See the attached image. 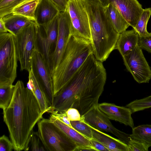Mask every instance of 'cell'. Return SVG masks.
<instances>
[{
    "label": "cell",
    "mask_w": 151,
    "mask_h": 151,
    "mask_svg": "<svg viewBox=\"0 0 151 151\" xmlns=\"http://www.w3.org/2000/svg\"><path fill=\"white\" fill-rule=\"evenodd\" d=\"M122 58L127 70L136 82L139 83L149 82L151 79V68L138 45Z\"/></svg>",
    "instance_id": "8fae6325"
},
{
    "label": "cell",
    "mask_w": 151,
    "mask_h": 151,
    "mask_svg": "<svg viewBox=\"0 0 151 151\" xmlns=\"http://www.w3.org/2000/svg\"><path fill=\"white\" fill-rule=\"evenodd\" d=\"M90 24L93 53L103 62L115 50L119 33L113 26L100 4H92L86 8Z\"/></svg>",
    "instance_id": "3957f363"
},
{
    "label": "cell",
    "mask_w": 151,
    "mask_h": 151,
    "mask_svg": "<svg viewBox=\"0 0 151 151\" xmlns=\"http://www.w3.org/2000/svg\"><path fill=\"white\" fill-rule=\"evenodd\" d=\"M90 126L92 132L93 138L104 145L109 151H129L128 144L119 139L113 137Z\"/></svg>",
    "instance_id": "ac0fdd59"
},
{
    "label": "cell",
    "mask_w": 151,
    "mask_h": 151,
    "mask_svg": "<svg viewBox=\"0 0 151 151\" xmlns=\"http://www.w3.org/2000/svg\"><path fill=\"white\" fill-rule=\"evenodd\" d=\"M60 12L50 0H40L35 12V22L38 25L46 24Z\"/></svg>",
    "instance_id": "2e32d148"
},
{
    "label": "cell",
    "mask_w": 151,
    "mask_h": 151,
    "mask_svg": "<svg viewBox=\"0 0 151 151\" xmlns=\"http://www.w3.org/2000/svg\"><path fill=\"white\" fill-rule=\"evenodd\" d=\"M101 4L102 6L105 7L109 4V0H97Z\"/></svg>",
    "instance_id": "ab89813d"
},
{
    "label": "cell",
    "mask_w": 151,
    "mask_h": 151,
    "mask_svg": "<svg viewBox=\"0 0 151 151\" xmlns=\"http://www.w3.org/2000/svg\"><path fill=\"white\" fill-rule=\"evenodd\" d=\"M90 140L92 147L96 151H109L108 149L103 145L93 138Z\"/></svg>",
    "instance_id": "d590c367"
},
{
    "label": "cell",
    "mask_w": 151,
    "mask_h": 151,
    "mask_svg": "<svg viewBox=\"0 0 151 151\" xmlns=\"http://www.w3.org/2000/svg\"><path fill=\"white\" fill-rule=\"evenodd\" d=\"M8 31L2 18H0V33H6Z\"/></svg>",
    "instance_id": "f35d334b"
},
{
    "label": "cell",
    "mask_w": 151,
    "mask_h": 151,
    "mask_svg": "<svg viewBox=\"0 0 151 151\" xmlns=\"http://www.w3.org/2000/svg\"><path fill=\"white\" fill-rule=\"evenodd\" d=\"M49 119L77 145V147H88L94 149L91 146L90 140L72 127L68 126L51 114Z\"/></svg>",
    "instance_id": "e0dca14e"
},
{
    "label": "cell",
    "mask_w": 151,
    "mask_h": 151,
    "mask_svg": "<svg viewBox=\"0 0 151 151\" xmlns=\"http://www.w3.org/2000/svg\"><path fill=\"white\" fill-rule=\"evenodd\" d=\"M66 9L70 18L71 35L91 41L89 18L83 0H69Z\"/></svg>",
    "instance_id": "30bf717a"
},
{
    "label": "cell",
    "mask_w": 151,
    "mask_h": 151,
    "mask_svg": "<svg viewBox=\"0 0 151 151\" xmlns=\"http://www.w3.org/2000/svg\"><path fill=\"white\" fill-rule=\"evenodd\" d=\"M130 137L145 143L149 147H151V124H143L133 127Z\"/></svg>",
    "instance_id": "7402d4cb"
},
{
    "label": "cell",
    "mask_w": 151,
    "mask_h": 151,
    "mask_svg": "<svg viewBox=\"0 0 151 151\" xmlns=\"http://www.w3.org/2000/svg\"><path fill=\"white\" fill-rule=\"evenodd\" d=\"M132 113L151 108V96L134 100L126 105Z\"/></svg>",
    "instance_id": "83f0119b"
},
{
    "label": "cell",
    "mask_w": 151,
    "mask_h": 151,
    "mask_svg": "<svg viewBox=\"0 0 151 151\" xmlns=\"http://www.w3.org/2000/svg\"><path fill=\"white\" fill-rule=\"evenodd\" d=\"M139 35L134 29L119 33L115 49L122 57L128 54L138 45Z\"/></svg>",
    "instance_id": "d6986e66"
},
{
    "label": "cell",
    "mask_w": 151,
    "mask_h": 151,
    "mask_svg": "<svg viewBox=\"0 0 151 151\" xmlns=\"http://www.w3.org/2000/svg\"><path fill=\"white\" fill-rule=\"evenodd\" d=\"M72 127L81 134L89 139L93 138L92 132L90 126L81 119L78 121H70Z\"/></svg>",
    "instance_id": "f1b7e54d"
},
{
    "label": "cell",
    "mask_w": 151,
    "mask_h": 151,
    "mask_svg": "<svg viewBox=\"0 0 151 151\" xmlns=\"http://www.w3.org/2000/svg\"><path fill=\"white\" fill-rule=\"evenodd\" d=\"M15 85L0 86V108L5 109L9 105L12 99Z\"/></svg>",
    "instance_id": "484cf974"
},
{
    "label": "cell",
    "mask_w": 151,
    "mask_h": 151,
    "mask_svg": "<svg viewBox=\"0 0 151 151\" xmlns=\"http://www.w3.org/2000/svg\"><path fill=\"white\" fill-rule=\"evenodd\" d=\"M29 80L27 84V87L32 92L35 96V88L34 81L32 79L30 76L28 77Z\"/></svg>",
    "instance_id": "74e56055"
},
{
    "label": "cell",
    "mask_w": 151,
    "mask_h": 151,
    "mask_svg": "<svg viewBox=\"0 0 151 151\" xmlns=\"http://www.w3.org/2000/svg\"></svg>",
    "instance_id": "b9f144b4"
},
{
    "label": "cell",
    "mask_w": 151,
    "mask_h": 151,
    "mask_svg": "<svg viewBox=\"0 0 151 151\" xmlns=\"http://www.w3.org/2000/svg\"><path fill=\"white\" fill-rule=\"evenodd\" d=\"M36 24L35 22L24 27L15 36L16 48L20 70L29 72L31 68V58L36 49Z\"/></svg>",
    "instance_id": "ba28073f"
},
{
    "label": "cell",
    "mask_w": 151,
    "mask_h": 151,
    "mask_svg": "<svg viewBox=\"0 0 151 151\" xmlns=\"http://www.w3.org/2000/svg\"><path fill=\"white\" fill-rule=\"evenodd\" d=\"M18 61L14 36L0 33V86L12 84L17 76Z\"/></svg>",
    "instance_id": "5b68a950"
},
{
    "label": "cell",
    "mask_w": 151,
    "mask_h": 151,
    "mask_svg": "<svg viewBox=\"0 0 151 151\" xmlns=\"http://www.w3.org/2000/svg\"><path fill=\"white\" fill-rule=\"evenodd\" d=\"M3 113L14 150H24L35 126L44 114L35 96L22 81H18L15 85L11 101Z\"/></svg>",
    "instance_id": "7a4b0ae2"
},
{
    "label": "cell",
    "mask_w": 151,
    "mask_h": 151,
    "mask_svg": "<svg viewBox=\"0 0 151 151\" xmlns=\"http://www.w3.org/2000/svg\"><path fill=\"white\" fill-rule=\"evenodd\" d=\"M14 149L13 143L8 137L3 135L0 138V151H12Z\"/></svg>",
    "instance_id": "d6a6232c"
},
{
    "label": "cell",
    "mask_w": 151,
    "mask_h": 151,
    "mask_svg": "<svg viewBox=\"0 0 151 151\" xmlns=\"http://www.w3.org/2000/svg\"><path fill=\"white\" fill-rule=\"evenodd\" d=\"M28 72L29 76L34 81L35 88V96L39 103L42 112L44 114L49 113L50 108L47 100L36 79L32 68Z\"/></svg>",
    "instance_id": "cb8c5ba5"
},
{
    "label": "cell",
    "mask_w": 151,
    "mask_h": 151,
    "mask_svg": "<svg viewBox=\"0 0 151 151\" xmlns=\"http://www.w3.org/2000/svg\"><path fill=\"white\" fill-rule=\"evenodd\" d=\"M71 22L68 11L60 12L58 15L57 42L55 50L51 57L48 67L52 76L59 63L71 36Z\"/></svg>",
    "instance_id": "7c38bea8"
},
{
    "label": "cell",
    "mask_w": 151,
    "mask_h": 151,
    "mask_svg": "<svg viewBox=\"0 0 151 151\" xmlns=\"http://www.w3.org/2000/svg\"><path fill=\"white\" fill-rule=\"evenodd\" d=\"M92 53L90 40L71 36L62 58L52 75L54 96L68 83Z\"/></svg>",
    "instance_id": "277c9868"
},
{
    "label": "cell",
    "mask_w": 151,
    "mask_h": 151,
    "mask_svg": "<svg viewBox=\"0 0 151 151\" xmlns=\"http://www.w3.org/2000/svg\"><path fill=\"white\" fill-rule=\"evenodd\" d=\"M31 65L34 74L45 97L50 111L54 96L52 78L44 57L36 49L32 54Z\"/></svg>",
    "instance_id": "9c48e42d"
},
{
    "label": "cell",
    "mask_w": 151,
    "mask_h": 151,
    "mask_svg": "<svg viewBox=\"0 0 151 151\" xmlns=\"http://www.w3.org/2000/svg\"><path fill=\"white\" fill-rule=\"evenodd\" d=\"M104 8L105 12L113 26L119 33L126 31L130 26L114 4L110 3Z\"/></svg>",
    "instance_id": "44dd1931"
},
{
    "label": "cell",
    "mask_w": 151,
    "mask_h": 151,
    "mask_svg": "<svg viewBox=\"0 0 151 151\" xmlns=\"http://www.w3.org/2000/svg\"><path fill=\"white\" fill-rule=\"evenodd\" d=\"M2 19L8 32L14 36L33 22L25 17L12 13L4 16Z\"/></svg>",
    "instance_id": "ffe728a7"
},
{
    "label": "cell",
    "mask_w": 151,
    "mask_h": 151,
    "mask_svg": "<svg viewBox=\"0 0 151 151\" xmlns=\"http://www.w3.org/2000/svg\"><path fill=\"white\" fill-rule=\"evenodd\" d=\"M65 112L70 121H78L81 119V116L80 113L75 108H70Z\"/></svg>",
    "instance_id": "836d02e7"
},
{
    "label": "cell",
    "mask_w": 151,
    "mask_h": 151,
    "mask_svg": "<svg viewBox=\"0 0 151 151\" xmlns=\"http://www.w3.org/2000/svg\"><path fill=\"white\" fill-rule=\"evenodd\" d=\"M47 151L37 132H33L27 147L24 151Z\"/></svg>",
    "instance_id": "f546056e"
},
{
    "label": "cell",
    "mask_w": 151,
    "mask_h": 151,
    "mask_svg": "<svg viewBox=\"0 0 151 151\" xmlns=\"http://www.w3.org/2000/svg\"><path fill=\"white\" fill-rule=\"evenodd\" d=\"M28 0H0V18L12 13L15 8Z\"/></svg>",
    "instance_id": "4316f807"
},
{
    "label": "cell",
    "mask_w": 151,
    "mask_h": 151,
    "mask_svg": "<svg viewBox=\"0 0 151 151\" xmlns=\"http://www.w3.org/2000/svg\"><path fill=\"white\" fill-rule=\"evenodd\" d=\"M57 7L60 12L66 10L69 0H50Z\"/></svg>",
    "instance_id": "8d00e7d4"
},
{
    "label": "cell",
    "mask_w": 151,
    "mask_h": 151,
    "mask_svg": "<svg viewBox=\"0 0 151 151\" xmlns=\"http://www.w3.org/2000/svg\"><path fill=\"white\" fill-rule=\"evenodd\" d=\"M128 145L129 151H148L149 147L145 143L131 139Z\"/></svg>",
    "instance_id": "4dcf8cb0"
},
{
    "label": "cell",
    "mask_w": 151,
    "mask_h": 151,
    "mask_svg": "<svg viewBox=\"0 0 151 151\" xmlns=\"http://www.w3.org/2000/svg\"><path fill=\"white\" fill-rule=\"evenodd\" d=\"M51 114L56 118L68 126L72 127L70 121L68 118L65 112L58 113L55 111H52Z\"/></svg>",
    "instance_id": "e575fe53"
},
{
    "label": "cell",
    "mask_w": 151,
    "mask_h": 151,
    "mask_svg": "<svg viewBox=\"0 0 151 151\" xmlns=\"http://www.w3.org/2000/svg\"><path fill=\"white\" fill-rule=\"evenodd\" d=\"M99 109L110 119L118 122L133 128L134 127L132 113L131 109L126 107L119 106L114 104H99Z\"/></svg>",
    "instance_id": "9a60e30c"
},
{
    "label": "cell",
    "mask_w": 151,
    "mask_h": 151,
    "mask_svg": "<svg viewBox=\"0 0 151 151\" xmlns=\"http://www.w3.org/2000/svg\"><path fill=\"white\" fill-rule=\"evenodd\" d=\"M138 46L151 53V33L148 36H141L139 35Z\"/></svg>",
    "instance_id": "1f68e13d"
},
{
    "label": "cell",
    "mask_w": 151,
    "mask_h": 151,
    "mask_svg": "<svg viewBox=\"0 0 151 151\" xmlns=\"http://www.w3.org/2000/svg\"><path fill=\"white\" fill-rule=\"evenodd\" d=\"M81 116L85 122L92 127L102 132L110 133L127 144L131 139L130 134L115 127L98 106L93 107Z\"/></svg>",
    "instance_id": "4fadbf2b"
},
{
    "label": "cell",
    "mask_w": 151,
    "mask_h": 151,
    "mask_svg": "<svg viewBox=\"0 0 151 151\" xmlns=\"http://www.w3.org/2000/svg\"><path fill=\"white\" fill-rule=\"evenodd\" d=\"M40 0H29L15 8L12 13L25 17L35 22V12Z\"/></svg>",
    "instance_id": "603a6c76"
},
{
    "label": "cell",
    "mask_w": 151,
    "mask_h": 151,
    "mask_svg": "<svg viewBox=\"0 0 151 151\" xmlns=\"http://www.w3.org/2000/svg\"><path fill=\"white\" fill-rule=\"evenodd\" d=\"M58 15L46 24L42 25L36 24V49L43 55L48 67L57 45Z\"/></svg>",
    "instance_id": "52a82bcc"
},
{
    "label": "cell",
    "mask_w": 151,
    "mask_h": 151,
    "mask_svg": "<svg viewBox=\"0 0 151 151\" xmlns=\"http://www.w3.org/2000/svg\"><path fill=\"white\" fill-rule=\"evenodd\" d=\"M117 8L123 17L134 28L144 9L137 0H109Z\"/></svg>",
    "instance_id": "5bb4252c"
},
{
    "label": "cell",
    "mask_w": 151,
    "mask_h": 151,
    "mask_svg": "<svg viewBox=\"0 0 151 151\" xmlns=\"http://www.w3.org/2000/svg\"><path fill=\"white\" fill-rule=\"evenodd\" d=\"M37 126V133L47 151H75L77 145L50 119L42 118Z\"/></svg>",
    "instance_id": "8992f818"
},
{
    "label": "cell",
    "mask_w": 151,
    "mask_h": 151,
    "mask_svg": "<svg viewBox=\"0 0 151 151\" xmlns=\"http://www.w3.org/2000/svg\"><path fill=\"white\" fill-rule=\"evenodd\" d=\"M107 78L103 63L91 54L68 83L55 96L49 113L77 109L81 116L97 106Z\"/></svg>",
    "instance_id": "6da1fadb"
},
{
    "label": "cell",
    "mask_w": 151,
    "mask_h": 151,
    "mask_svg": "<svg viewBox=\"0 0 151 151\" xmlns=\"http://www.w3.org/2000/svg\"><path fill=\"white\" fill-rule=\"evenodd\" d=\"M151 15V8H146L144 9L135 27L134 28L139 36H145L150 34V33L147 31V25Z\"/></svg>",
    "instance_id": "d4e9b609"
},
{
    "label": "cell",
    "mask_w": 151,
    "mask_h": 151,
    "mask_svg": "<svg viewBox=\"0 0 151 151\" xmlns=\"http://www.w3.org/2000/svg\"><path fill=\"white\" fill-rule=\"evenodd\" d=\"M150 33H151V32H150Z\"/></svg>",
    "instance_id": "60d3db41"
}]
</instances>
